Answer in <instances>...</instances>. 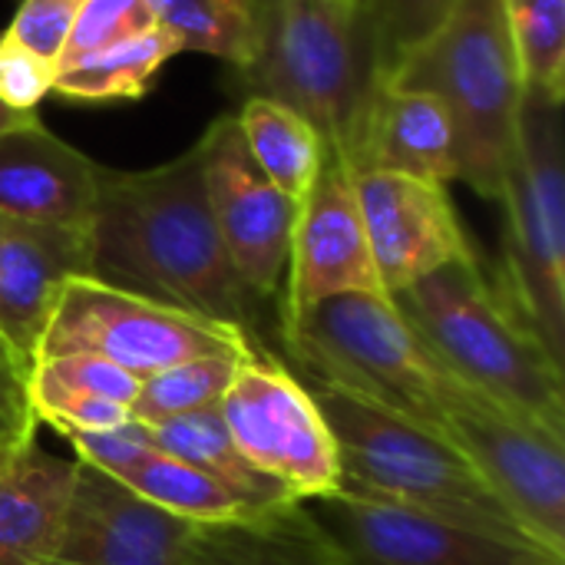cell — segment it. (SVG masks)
<instances>
[{
    "label": "cell",
    "mask_w": 565,
    "mask_h": 565,
    "mask_svg": "<svg viewBox=\"0 0 565 565\" xmlns=\"http://www.w3.org/2000/svg\"><path fill=\"white\" fill-rule=\"evenodd\" d=\"M523 86L565 99V0H503Z\"/></svg>",
    "instance_id": "obj_27"
},
{
    "label": "cell",
    "mask_w": 565,
    "mask_h": 565,
    "mask_svg": "<svg viewBox=\"0 0 565 565\" xmlns=\"http://www.w3.org/2000/svg\"><path fill=\"white\" fill-rule=\"evenodd\" d=\"M86 0H20L7 33L46 63H60L66 36Z\"/></svg>",
    "instance_id": "obj_34"
},
{
    "label": "cell",
    "mask_w": 565,
    "mask_h": 565,
    "mask_svg": "<svg viewBox=\"0 0 565 565\" xmlns=\"http://www.w3.org/2000/svg\"><path fill=\"white\" fill-rule=\"evenodd\" d=\"M503 291L565 367L563 99L526 89L507 175Z\"/></svg>",
    "instance_id": "obj_7"
},
{
    "label": "cell",
    "mask_w": 565,
    "mask_h": 565,
    "mask_svg": "<svg viewBox=\"0 0 565 565\" xmlns=\"http://www.w3.org/2000/svg\"><path fill=\"white\" fill-rule=\"evenodd\" d=\"M298 377L311 391L334 437L341 467L338 490L414 507L490 536L536 543L444 434L318 377Z\"/></svg>",
    "instance_id": "obj_5"
},
{
    "label": "cell",
    "mask_w": 565,
    "mask_h": 565,
    "mask_svg": "<svg viewBox=\"0 0 565 565\" xmlns=\"http://www.w3.org/2000/svg\"><path fill=\"white\" fill-rule=\"evenodd\" d=\"M444 437L540 546L565 556V434L457 381Z\"/></svg>",
    "instance_id": "obj_9"
},
{
    "label": "cell",
    "mask_w": 565,
    "mask_h": 565,
    "mask_svg": "<svg viewBox=\"0 0 565 565\" xmlns=\"http://www.w3.org/2000/svg\"><path fill=\"white\" fill-rule=\"evenodd\" d=\"M361 3H371V0H361Z\"/></svg>",
    "instance_id": "obj_37"
},
{
    "label": "cell",
    "mask_w": 565,
    "mask_h": 565,
    "mask_svg": "<svg viewBox=\"0 0 565 565\" xmlns=\"http://www.w3.org/2000/svg\"><path fill=\"white\" fill-rule=\"evenodd\" d=\"M235 122L255 166L298 205L324 159L318 132L298 113L262 96H245Z\"/></svg>",
    "instance_id": "obj_23"
},
{
    "label": "cell",
    "mask_w": 565,
    "mask_h": 565,
    "mask_svg": "<svg viewBox=\"0 0 565 565\" xmlns=\"http://www.w3.org/2000/svg\"><path fill=\"white\" fill-rule=\"evenodd\" d=\"M152 26H156V20L149 10V0H86L76 13L70 36H66L60 63L79 60V56L113 46L119 40L139 36Z\"/></svg>",
    "instance_id": "obj_29"
},
{
    "label": "cell",
    "mask_w": 565,
    "mask_h": 565,
    "mask_svg": "<svg viewBox=\"0 0 565 565\" xmlns=\"http://www.w3.org/2000/svg\"><path fill=\"white\" fill-rule=\"evenodd\" d=\"M175 565H344L301 500L242 513L218 523H192Z\"/></svg>",
    "instance_id": "obj_18"
},
{
    "label": "cell",
    "mask_w": 565,
    "mask_h": 565,
    "mask_svg": "<svg viewBox=\"0 0 565 565\" xmlns=\"http://www.w3.org/2000/svg\"><path fill=\"white\" fill-rule=\"evenodd\" d=\"M30 397H33L36 420L50 424L60 434L113 430V427H119V424H126L132 417L129 407L113 404V401L96 397V394H86V391H73V387L40 374L36 367L30 374Z\"/></svg>",
    "instance_id": "obj_28"
},
{
    "label": "cell",
    "mask_w": 565,
    "mask_h": 565,
    "mask_svg": "<svg viewBox=\"0 0 565 565\" xmlns=\"http://www.w3.org/2000/svg\"><path fill=\"white\" fill-rule=\"evenodd\" d=\"M371 7L377 20L384 73L391 76L401 56H407L420 40H427L444 23L454 0H371Z\"/></svg>",
    "instance_id": "obj_31"
},
{
    "label": "cell",
    "mask_w": 565,
    "mask_h": 565,
    "mask_svg": "<svg viewBox=\"0 0 565 565\" xmlns=\"http://www.w3.org/2000/svg\"><path fill=\"white\" fill-rule=\"evenodd\" d=\"M53 63L30 53L7 30L0 33V103H7L10 109L36 113L40 103L53 93Z\"/></svg>",
    "instance_id": "obj_35"
},
{
    "label": "cell",
    "mask_w": 565,
    "mask_h": 565,
    "mask_svg": "<svg viewBox=\"0 0 565 565\" xmlns=\"http://www.w3.org/2000/svg\"><path fill=\"white\" fill-rule=\"evenodd\" d=\"M364 169L401 172L437 185L457 182L454 126L444 103L430 93L387 83L377 99Z\"/></svg>",
    "instance_id": "obj_20"
},
{
    "label": "cell",
    "mask_w": 565,
    "mask_h": 565,
    "mask_svg": "<svg viewBox=\"0 0 565 565\" xmlns=\"http://www.w3.org/2000/svg\"><path fill=\"white\" fill-rule=\"evenodd\" d=\"M149 430H152V440L159 450L192 463L199 473H205L222 490H228L248 513H262V510L295 503V497L281 483L265 477L238 450V444L232 440L218 407H205V411H195L185 417L159 420V424H149Z\"/></svg>",
    "instance_id": "obj_21"
},
{
    "label": "cell",
    "mask_w": 565,
    "mask_h": 565,
    "mask_svg": "<svg viewBox=\"0 0 565 565\" xmlns=\"http://www.w3.org/2000/svg\"><path fill=\"white\" fill-rule=\"evenodd\" d=\"M33 364L0 338V467L36 444V411L30 397Z\"/></svg>",
    "instance_id": "obj_30"
},
{
    "label": "cell",
    "mask_w": 565,
    "mask_h": 565,
    "mask_svg": "<svg viewBox=\"0 0 565 565\" xmlns=\"http://www.w3.org/2000/svg\"><path fill=\"white\" fill-rule=\"evenodd\" d=\"M36 116H40V113H23V109H10L7 103H0V136H3L7 129H17V126L36 119Z\"/></svg>",
    "instance_id": "obj_36"
},
{
    "label": "cell",
    "mask_w": 565,
    "mask_h": 565,
    "mask_svg": "<svg viewBox=\"0 0 565 565\" xmlns=\"http://www.w3.org/2000/svg\"><path fill=\"white\" fill-rule=\"evenodd\" d=\"M89 232L0 215V338L23 361H36L63 285L89 275Z\"/></svg>",
    "instance_id": "obj_16"
},
{
    "label": "cell",
    "mask_w": 565,
    "mask_h": 565,
    "mask_svg": "<svg viewBox=\"0 0 565 565\" xmlns=\"http://www.w3.org/2000/svg\"><path fill=\"white\" fill-rule=\"evenodd\" d=\"M113 480L129 487L139 500H146L179 520H189V523H218V520L248 513L215 480H209L192 463H185L159 447L149 450L146 457H139L132 467H126Z\"/></svg>",
    "instance_id": "obj_24"
},
{
    "label": "cell",
    "mask_w": 565,
    "mask_h": 565,
    "mask_svg": "<svg viewBox=\"0 0 565 565\" xmlns=\"http://www.w3.org/2000/svg\"><path fill=\"white\" fill-rule=\"evenodd\" d=\"M252 348H262V341L238 328L195 318L83 275L63 285L36 361L60 354H93L146 381L189 358Z\"/></svg>",
    "instance_id": "obj_8"
},
{
    "label": "cell",
    "mask_w": 565,
    "mask_h": 565,
    "mask_svg": "<svg viewBox=\"0 0 565 565\" xmlns=\"http://www.w3.org/2000/svg\"><path fill=\"white\" fill-rule=\"evenodd\" d=\"M344 565H565V556L490 536L381 497L334 490L301 500Z\"/></svg>",
    "instance_id": "obj_11"
},
{
    "label": "cell",
    "mask_w": 565,
    "mask_h": 565,
    "mask_svg": "<svg viewBox=\"0 0 565 565\" xmlns=\"http://www.w3.org/2000/svg\"><path fill=\"white\" fill-rule=\"evenodd\" d=\"M179 56V46L162 30H146L139 36L119 40L79 60L60 63L53 76V93L79 103H116V99H142L156 73Z\"/></svg>",
    "instance_id": "obj_22"
},
{
    "label": "cell",
    "mask_w": 565,
    "mask_h": 565,
    "mask_svg": "<svg viewBox=\"0 0 565 565\" xmlns=\"http://www.w3.org/2000/svg\"><path fill=\"white\" fill-rule=\"evenodd\" d=\"M40 374L73 387V391H86V394H96V397H106L113 404H122L132 411L136 397H139V387L142 381L132 377L129 371L103 361V358H93V354H60V358H40L33 364Z\"/></svg>",
    "instance_id": "obj_32"
},
{
    "label": "cell",
    "mask_w": 565,
    "mask_h": 565,
    "mask_svg": "<svg viewBox=\"0 0 565 565\" xmlns=\"http://www.w3.org/2000/svg\"><path fill=\"white\" fill-rule=\"evenodd\" d=\"M218 414L238 450L295 500H318L341 487L338 447L311 391L265 348L242 361Z\"/></svg>",
    "instance_id": "obj_10"
},
{
    "label": "cell",
    "mask_w": 565,
    "mask_h": 565,
    "mask_svg": "<svg viewBox=\"0 0 565 565\" xmlns=\"http://www.w3.org/2000/svg\"><path fill=\"white\" fill-rule=\"evenodd\" d=\"M76 460L30 444L0 467V565H43L70 497Z\"/></svg>",
    "instance_id": "obj_19"
},
{
    "label": "cell",
    "mask_w": 565,
    "mask_h": 565,
    "mask_svg": "<svg viewBox=\"0 0 565 565\" xmlns=\"http://www.w3.org/2000/svg\"><path fill=\"white\" fill-rule=\"evenodd\" d=\"M387 83L444 103L457 179L480 199L503 202L526 93L503 0H454L444 23L401 56Z\"/></svg>",
    "instance_id": "obj_4"
},
{
    "label": "cell",
    "mask_w": 565,
    "mask_h": 565,
    "mask_svg": "<svg viewBox=\"0 0 565 565\" xmlns=\"http://www.w3.org/2000/svg\"><path fill=\"white\" fill-rule=\"evenodd\" d=\"M60 437H66V444L73 447L79 463H86L106 477H119L139 457L156 450L149 424H139L136 417H129L126 424H119L113 430H73V434H60Z\"/></svg>",
    "instance_id": "obj_33"
},
{
    "label": "cell",
    "mask_w": 565,
    "mask_h": 565,
    "mask_svg": "<svg viewBox=\"0 0 565 565\" xmlns=\"http://www.w3.org/2000/svg\"><path fill=\"white\" fill-rule=\"evenodd\" d=\"M351 291L384 288L367 248L354 169L341 156L324 152L321 169L295 212L281 318Z\"/></svg>",
    "instance_id": "obj_14"
},
{
    "label": "cell",
    "mask_w": 565,
    "mask_h": 565,
    "mask_svg": "<svg viewBox=\"0 0 565 565\" xmlns=\"http://www.w3.org/2000/svg\"><path fill=\"white\" fill-rule=\"evenodd\" d=\"M252 351L189 358V361H179V364L146 377L139 387V397L132 404V417L139 424H159V420L185 417V414H195L205 407H218V401L232 387L242 361Z\"/></svg>",
    "instance_id": "obj_26"
},
{
    "label": "cell",
    "mask_w": 565,
    "mask_h": 565,
    "mask_svg": "<svg viewBox=\"0 0 565 565\" xmlns=\"http://www.w3.org/2000/svg\"><path fill=\"white\" fill-rule=\"evenodd\" d=\"M103 166L53 136L40 116L0 136V215L89 232Z\"/></svg>",
    "instance_id": "obj_17"
},
{
    "label": "cell",
    "mask_w": 565,
    "mask_h": 565,
    "mask_svg": "<svg viewBox=\"0 0 565 565\" xmlns=\"http://www.w3.org/2000/svg\"><path fill=\"white\" fill-rule=\"evenodd\" d=\"M437 364L470 391L565 434V367L477 255L391 295Z\"/></svg>",
    "instance_id": "obj_3"
},
{
    "label": "cell",
    "mask_w": 565,
    "mask_h": 565,
    "mask_svg": "<svg viewBox=\"0 0 565 565\" xmlns=\"http://www.w3.org/2000/svg\"><path fill=\"white\" fill-rule=\"evenodd\" d=\"M374 271L387 295H397L437 268L473 258L447 185L401 172H354Z\"/></svg>",
    "instance_id": "obj_13"
},
{
    "label": "cell",
    "mask_w": 565,
    "mask_h": 565,
    "mask_svg": "<svg viewBox=\"0 0 565 565\" xmlns=\"http://www.w3.org/2000/svg\"><path fill=\"white\" fill-rule=\"evenodd\" d=\"M156 30L179 53H202L238 70L252 53L255 7L252 0H149Z\"/></svg>",
    "instance_id": "obj_25"
},
{
    "label": "cell",
    "mask_w": 565,
    "mask_h": 565,
    "mask_svg": "<svg viewBox=\"0 0 565 565\" xmlns=\"http://www.w3.org/2000/svg\"><path fill=\"white\" fill-rule=\"evenodd\" d=\"M192 533L119 480L76 460L56 540L43 565H175Z\"/></svg>",
    "instance_id": "obj_15"
},
{
    "label": "cell",
    "mask_w": 565,
    "mask_h": 565,
    "mask_svg": "<svg viewBox=\"0 0 565 565\" xmlns=\"http://www.w3.org/2000/svg\"><path fill=\"white\" fill-rule=\"evenodd\" d=\"M281 338L305 377L444 434V407L457 381L420 344L391 295L351 291L324 298L281 318Z\"/></svg>",
    "instance_id": "obj_6"
},
{
    "label": "cell",
    "mask_w": 565,
    "mask_h": 565,
    "mask_svg": "<svg viewBox=\"0 0 565 565\" xmlns=\"http://www.w3.org/2000/svg\"><path fill=\"white\" fill-rule=\"evenodd\" d=\"M252 53L235 70L245 96L298 113L354 172L367 162L387 86L374 7L361 0H252Z\"/></svg>",
    "instance_id": "obj_2"
},
{
    "label": "cell",
    "mask_w": 565,
    "mask_h": 565,
    "mask_svg": "<svg viewBox=\"0 0 565 565\" xmlns=\"http://www.w3.org/2000/svg\"><path fill=\"white\" fill-rule=\"evenodd\" d=\"M89 248V278L258 341L262 301L228 262L209 209L199 146L139 172L103 166Z\"/></svg>",
    "instance_id": "obj_1"
},
{
    "label": "cell",
    "mask_w": 565,
    "mask_h": 565,
    "mask_svg": "<svg viewBox=\"0 0 565 565\" xmlns=\"http://www.w3.org/2000/svg\"><path fill=\"white\" fill-rule=\"evenodd\" d=\"M195 146L228 262L242 285L265 305L281 291L298 205L255 166L235 113L218 116Z\"/></svg>",
    "instance_id": "obj_12"
}]
</instances>
